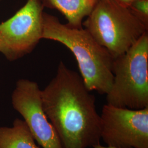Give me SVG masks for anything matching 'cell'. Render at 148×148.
Instances as JSON below:
<instances>
[{
	"label": "cell",
	"mask_w": 148,
	"mask_h": 148,
	"mask_svg": "<svg viewBox=\"0 0 148 148\" xmlns=\"http://www.w3.org/2000/svg\"><path fill=\"white\" fill-rule=\"evenodd\" d=\"M43 5L59 11L69 26L82 28L83 20L88 16L99 0H41Z\"/></svg>",
	"instance_id": "8"
},
{
	"label": "cell",
	"mask_w": 148,
	"mask_h": 148,
	"mask_svg": "<svg viewBox=\"0 0 148 148\" xmlns=\"http://www.w3.org/2000/svg\"><path fill=\"white\" fill-rule=\"evenodd\" d=\"M43 9L41 0H27L14 16L0 24V53L8 60L32 52L42 39Z\"/></svg>",
	"instance_id": "5"
},
{
	"label": "cell",
	"mask_w": 148,
	"mask_h": 148,
	"mask_svg": "<svg viewBox=\"0 0 148 148\" xmlns=\"http://www.w3.org/2000/svg\"><path fill=\"white\" fill-rule=\"evenodd\" d=\"M42 38L60 43L73 53L87 90L106 95L112 85L114 58L86 29L62 23L56 16L43 12Z\"/></svg>",
	"instance_id": "2"
},
{
	"label": "cell",
	"mask_w": 148,
	"mask_h": 148,
	"mask_svg": "<svg viewBox=\"0 0 148 148\" xmlns=\"http://www.w3.org/2000/svg\"><path fill=\"white\" fill-rule=\"evenodd\" d=\"M115 1L120 5L126 8H128V7L131 5V4L135 0H115Z\"/></svg>",
	"instance_id": "11"
},
{
	"label": "cell",
	"mask_w": 148,
	"mask_h": 148,
	"mask_svg": "<svg viewBox=\"0 0 148 148\" xmlns=\"http://www.w3.org/2000/svg\"><path fill=\"white\" fill-rule=\"evenodd\" d=\"M82 24L114 58L127 52L148 30L128 8L115 0H99Z\"/></svg>",
	"instance_id": "3"
},
{
	"label": "cell",
	"mask_w": 148,
	"mask_h": 148,
	"mask_svg": "<svg viewBox=\"0 0 148 148\" xmlns=\"http://www.w3.org/2000/svg\"><path fill=\"white\" fill-rule=\"evenodd\" d=\"M101 139L115 148H148V107L133 110L106 104L100 115Z\"/></svg>",
	"instance_id": "6"
},
{
	"label": "cell",
	"mask_w": 148,
	"mask_h": 148,
	"mask_svg": "<svg viewBox=\"0 0 148 148\" xmlns=\"http://www.w3.org/2000/svg\"><path fill=\"white\" fill-rule=\"evenodd\" d=\"M93 148H112V147H108V146H106V147H104V146H103V145H101V144H97V145H95V146H93Z\"/></svg>",
	"instance_id": "12"
},
{
	"label": "cell",
	"mask_w": 148,
	"mask_h": 148,
	"mask_svg": "<svg viewBox=\"0 0 148 148\" xmlns=\"http://www.w3.org/2000/svg\"><path fill=\"white\" fill-rule=\"evenodd\" d=\"M41 95L43 109L63 148H87L101 144V116L96 110L95 96L79 74L61 61Z\"/></svg>",
	"instance_id": "1"
},
{
	"label": "cell",
	"mask_w": 148,
	"mask_h": 148,
	"mask_svg": "<svg viewBox=\"0 0 148 148\" xmlns=\"http://www.w3.org/2000/svg\"><path fill=\"white\" fill-rule=\"evenodd\" d=\"M107 104L133 110L148 107V32L127 52L114 58Z\"/></svg>",
	"instance_id": "4"
},
{
	"label": "cell",
	"mask_w": 148,
	"mask_h": 148,
	"mask_svg": "<svg viewBox=\"0 0 148 148\" xmlns=\"http://www.w3.org/2000/svg\"><path fill=\"white\" fill-rule=\"evenodd\" d=\"M128 8L139 20L148 27V0H135Z\"/></svg>",
	"instance_id": "10"
},
{
	"label": "cell",
	"mask_w": 148,
	"mask_h": 148,
	"mask_svg": "<svg viewBox=\"0 0 148 148\" xmlns=\"http://www.w3.org/2000/svg\"><path fill=\"white\" fill-rule=\"evenodd\" d=\"M41 90L37 82L19 79L12 94V104L23 117L33 137L42 148H63L43 109Z\"/></svg>",
	"instance_id": "7"
},
{
	"label": "cell",
	"mask_w": 148,
	"mask_h": 148,
	"mask_svg": "<svg viewBox=\"0 0 148 148\" xmlns=\"http://www.w3.org/2000/svg\"><path fill=\"white\" fill-rule=\"evenodd\" d=\"M0 1H1V0H0Z\"/></svg>",
	"instance_id": "13"
},
{
	"label": "cell",
	"mask_w": 148,
	"mask_h": 148,
	"mask_svg": "<svg viewBox=\"0 0 148 148\" xmlns=\"http://www.w3.org/2000/svg\"><path fill=\"white\" fill-rule=\"evenodd\" d=\"M0 148H41L37 145L27 123L16 118L12 127H0Z\"/></svg>",
	"instance_id": "9"
}]
</instances>
